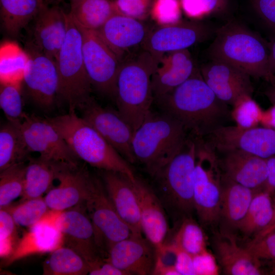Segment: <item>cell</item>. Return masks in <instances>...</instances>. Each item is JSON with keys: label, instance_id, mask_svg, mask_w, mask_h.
I'll return each instance as SVG.
<instances>
[{"label": "cell", "instance_id": "obj_36", "mask_svg": "<svg viewBox=\"0 0 275 275\" xmlns=\"http://www.w3.org/2000/svg\"><path fill=\"white\" fill-rule=\"evenodd\" d=\"M26 167V164L21 162L1 172L0 209L7 207L13 201L22 196Z\"/></svg>", "mask_w": 275, "mask_h": 275}, {"label": "cell", "instance_id": "obj_2", "mask_svg": "<svg viewBox=\"0 0 275 275\" xmlns=\"http://www.w3.org/2000/svg\"><path fill=\"white\" fill-rule=\"evenodd\" d=\"M171 115L151 111L134 131L132 149L135 162L154 177L183 148L189 137Z\"/></svg>", "mask_w": 275, "mask_h": 275}, {"label": "cell", "instance_id": "obj_33", "mask_svg": "<svg viewBox=\"0 0 275 275\" xmlns=\"http://www.w3.org/2000/svg\"><path fill=\"white\" fill-rule=\"evenodd\" d=\"M29 150L17 124L9 121L0 129V171L28 157Z\"/></svg>", "mask_w": 275, "mask_h": 275}, {"label": "cell", "instance_id": "obj_18", "mask_svg": "<svg viewBox=\"0 0 275 275\" xmlns=\"http://www.w3.org/2000/svg\"><path fill=\"white\" fill-rule=\"evenodd\" d=\"M94 178L84 166L61 162L56 175L59 184L44 198L49 208L63 211L85 203Z\"/></svg>", "mask_w": 275, "mask_h": 275}, {"label": "cell", "instance_id": "obj_24", "mask_svg": "<svg viewBox=\"0 0 275 275\" xmlns=\"http://www.w3.org/2000/svg\"><path fill=\"white\" fill-rule=\"evenodd\" d=\"M198 69L188 49L165 53L152 76L154 101L181 85Z\"/></svg>", "mask_w": 275, "mask_h": 275}, {"label": "cell", "instance_id": "obj_22", "mask_svg": "<svg viewBox=\"0 0 275 275\" xmlns=\"http://www.w3.org/2000/svg\"><path fill=\"white\" fill-rule=\"evenodd\" d=\"M101 179L118 214L134 235L142 236L140 207L133 180L124 174L109 171H102Z\"/></svg>", "mask_w": 275, "mask_h": 275}, {"label": "cell", "instance_id": "obj_48", "mask_svg": "<svg viewBox=\"0 0 275 275\" xmlns=\"http://www.w3.org/2000/svg\"><path fill=\"white\" fill-rule=\"evenodd\" d=\"M261 19L275 33V0H251Z\"/></svg>", "mask_w": 275, "mask_h": 275}, {"label": "cell", "instance_id": "obj_19", "mask_svg": "<svg viewBox=\"0 0 275 275\" xmlns=\"http://www.w3.org/2000/svg\"><path fill=\"white\" fill-rule=\"evenodd\" d=\"M62 211L50 209L36 224L29 228L18 240L13 253L4 259L8 266L26 257L51 253L64 245L63 234L55 225Z\"/></svg>", "mask_w": 275, "mask_h": 275}, {"label": "cell", "instance_id": "obj_14", "mask_svg": "<svg viewBox=\"0 0 275 275\" xmlns=\"http://www.w3.org/2000/svg\"><path fill=\"white\" fill-rule=\"evenodd\" d=\"M17 124L30 152H38L50 160L79 164V159L46 118L25 113L21 122Z\"/></svg>", "mask_w": 275, "mask_h": 275}, {"label": "cell", "instance_id": "obj_16", "mask_svg": "<svg viewBox=\"0 0 275 275\" xmlns=\"http://www.w3.org/2000/svg\"><path fill=\"white\" fill-rule=\"evenodd\" d=\"M201 75L218 99L233 106L243 96H252L251 76L241 69L224 61L210 59L199 68Z\"/></svg>", "mask_w": 275, "mask_h": 275}, {"label": "cell", "instance_id": "obj_42", "mask_svg": "<svg viewBox=\"0 0 275 275\" xmlns=\"http://www.w3.org/2000/svg\"><path fill=\"white\" fill-rule=\"evenodd\" d=\"M16 224L12 215L5 209H0V257L4 260L13 252L16 240Z\"/></svg>", "mask_w": 275, "mask_h": 275}, {"label": "cell", "instance_id": "obj_8", "mask_svg": "<svg viewBox=\"0 0 275 275\" xmlns=\"http://www.w3.org/2000/svg\"><path fill=\"white\" fill-rule=\"evenodd\" d=\"M194 172L195 210L205 225L219 219L223 172L217 154L203 139L197 138Z\"/></svg>", "mask_w": 275, "mask_h": 275}, {"label": "cell", "instance_id": "obj_34", "mask_svg": "<svg viewBox=\"0 0 275 275\" xmlns=\"http://www.w3.org/2000/svg\"><path fill=\"white\" fill-rule=\"evenodd\" d=\"M89 266L74 250L62 246L50 253L43 265V274L85 275L89 274Z\"/></svg>", "mask_w": 275, "mask_h": 275}, {"label": "cell", "instance_id": "obj_38", "mask_svg": "<svg viewBox=\"0 0 275 275\" xmlns=\"http://www.w3.org/2000/svg\"><path fill=\"white\" fill-rule=\"evenodd\" d=\"M2 209L9 212L16 225L29 228L37 223L50 210L42 197L27 199Z\"/></svg>", "mask_w": 275, "mask_h": 275}, {"label": "cell", "instance_id": "obj_52", "mask_svg": "<svg viewBox=\"0 0 275 275\" xmlns=\"http://www.w3.org/2000/svg\"><path fill=\"white\" fill-rule=\"evenodd\" d=\"M266 81L268 85L264 93L269 101L275 104V74H270Z\"/></svg>", "mask_w": 275, "mask_h": 275}, {"label": "cell", "instance_id": "obj_13", "mask_svg": "<svg viewBox=\"0 0 275 275\" xmlns=\"http://www.w3.org/2000/svg\"><path fill=\"white\" fill-rule=\"evenodd\" d=\"M78 110L81 117L128 162H135L132 149L134 131L117 109L102 107L91 97Z\"/></svg>", "mask_w": 275, "mask_h": 275}, {"label": "cell", "instance_id": "obj_54", "mask_svg": "<svg viewBox=\"0 0 275 275\" xmlns=\"http://www.w3.org/2000/svg\"><path fill=\"white\" fill-rule=\"evenodd\" d=\"M275 231V204L274 205V214L272 220L267 228L264 230L262 233L255 237V239L260 238L266 234L270 233Z\"/></svg>", "mask_w": 275, "mask_h": 275}, {"label": "cell", "instance_id": "obj_17", "mask_svg": "<svg viewBox=\"0 0 275 275\" xmlns=\"http://www.w3.org/2000/svg\"><path fill=\"white\" fill-rule=\"evenodd\" d=\"M55 225L64 236V245L78 253L89 268L102 259L94 227L85 211L78 208L62 211Z\"/></svg>", "mask_w": 275, "mask_h": 275}, {"label": "cell", "instance_id": "obj_28", "mask_svg": "<svg viewBox=\"0 0 275 275\" xmlns=\"http://www.w3.org/2000/svg\"><path fill=\"white\" fill-rule=\"evenodd\" d=\"M257 191L234 181L223 173L219 218L228 226L237 228Z\"/></svg>", "mask_w": 275, "mask_h": 275}, {"label": "cell", "instance_id": "obj_9", "mask_svg": "<svg viewBox=\"0 0 275 275\" xmlns=\"http://www.w3.org/2000/svg\"><path fill=\"white\" fill-rule=\"evenodd\" d=\"M77 25L82 34L84 61L92 87L100 93L115 99L121 59L97 31Z\"/></svg>", "mask_w": 275, "mask_h": 275}, {"label": "cell", "instance_id": "obj_45", "mask_svg": "<svg viewBox=\"0 0 275 275\" xmlns=\"http://www.w3.org/2000/svg\"><path fill=\"white\" fill-rule=\"evenodd\" d=\"M119 14L141 20L150 13L153 0H113Z\"/></svg>", "mask_w": 275, "mask_h": 275}, {"label": "cell", "instance_id": "obj_46", "mask_svg": "<svg viewBox=\"0 0 275 275\" xmlns=\"http://www.w3.org/2000/svg\"><path fill=\"white\" fill-rule=\"evenodd\" d=\"M196 275H216L219 267L216 257L208 249L193 256Z\"/></svg>", "mask_w": 275, "mask_h": 275}, {"label": "cell", "instance_id": "obj_41", "mask_svg": "<svg viewBox=\"0 0 275 275\" xmlns=\"http://www.w3.org/2000/svg\"><path fill=\"white\" fill-rule=\"evenodd\" d=\"M184 13L194 20L224 12L228 6V0H179Z\"/></svg>", "mask_w": 275, "mask_h": 275}, {"label": "cell", "instance_id": "obj_26", "mask_svg": "<svg viewBox=\"0 0 275 275\" xmlns=\"http://www.w3.org/2000/svg\"><path fill=\"white\" fill-rule=\"evenodd\" d=\"M97 31L121 59L125 51L144 43L150 32L141 20L119 13Z\"/></svg>", "mask_w": 275, "mask_h": 275}, {"label": "cell", "instance_id": "obj_47", "mask_svg": "<svg viewBox=\"0 0 275 275\" xmlns=\"http://www.w3.org/2000/svg\"><path fill=\"white\" fill-rule=\"evenodd\" d=\"M165 248L175 256L174 265L180 275H196L193 256L172 243H164Z\"/></svg>", "mask_w": 275, "mask_h": 275}, {"label": "cell", "instance_id": "obj_10", "mask_svg": "<svg viewBox=\"0 0 275 275\" xmlns=\"http://www.w3.org/2000/svg\"><path fill=\"white\" fill-rule=\"evenodd\" d=\"M85 204L94 227L100 251L104 245L107 253L116 242L134 235L130 227L117 213L102 179L94 177Z\"/></svg>", "mask_w": 275, "mask_h": 275}, {"label": "cell", "instance_id": "obj_35", "mask_svg": "<svg viewBox=\"0 0 275 275\" xmlns=\"http://www.w3.org/2000/svg\"><path fill=\"white\" fill-rule=\"evenodd\" d=\"M29 60L28 53L17 44L6 42L0 48L1 82L20 84Z\"/></svg>", "mask_w": 275, "mask_h": 275}, {"label": "cell", "instance_id": "obj_55", "mask_svg": "<svg viewBox=\"0 0 275 275\" xmlns=\"http://www.w3.org/2000/svg\"><path fill=\"white\" fill-rule=\"evenodd\" d=\"M57 1H62V0H57ZM70 1H71V0H70Z\"/></svg>", "mask_w": 275, "mask_h": 275}, {"label": "cell", "instance_id": "obj_4", "mask_svg": "<svg viewBox=\"0 0 275 275\" xmlns=\"http://www.w3.org/2000/svg\"><path fill=\"white\" fill-rule=\"evenodd\" d=\"M158 63L145 49L121 61L115 100L117 109L134 131L151 112L152 78Z\"/></svg>", "mask_w": 275, "mask_h": 275}, {"label": "cell", "instance_id": "obj_6", "mask_svg": "<svg viewBox=\"0 0 275 275\" xmlns=\"http://www.w3.org/2000/svg\"><path fill=\"white\" fill-rule=\"evenodd\" d=\"M68 29L65 40L55 59L59 77L58 96L73 112L91 97L92 85L82 54L80 30L68 13Z\"/></svg>", "mask_w": 275, "mask_h": 275}, {"label": "cell", "instance_id": "obj_7", "mask_svg": "<svg viewBox=\"0 0 275 275\" xmlns=\"http://www.w3.org/2000/svg\"><path fill=\"white\" fill-rule=\"evenodd\" d=\"M197 139L189 137L181 151L154 177L164 201L185 217L195 210L194 172Z\"/></svg>", "mask_w": 275, "mask_h": 275}, {"label": "cell", "instance_id": "obj_23", "mask_svg": "<svg viewBox=\"0 0 275 275\" xmlns=\"http://www.w3.org/2000/svg\"><path fill=\"white\" fill-rule=\"evenodd\" d=\"M217 153L226 176L255 191L263 190L267 175L266 159L240 150Z\"/></svg>", "mask_w": 275, "mask_h": 275}, {"label": "cell", "instance_id": "obj_31", "mask_svg": "<svg viewBox=\"0 0 275 275\" xmlns=\"http://www.w3.org/2000/svg\"><path fill=\"white\" fill-rule=\"evenodd\" d=\"M3 26L15 36L25 27L46 4L44 0H0Z\"/></svg>", "mask_w": 275, "mask_h": 275}, {"label": "cell", "instance_id": "obj_51", "mask_svg": "<svg viewBox=\"0 0 275 275\" xmlns=\"http://www.w3.org/2000/svg\"><path fill=\"white\" fill-rule=\"evenodd\" d=\"M260 123L264 127L275 130V104L263 111Z\"/></svg>", "mask_w": 275, "mask_h": 275}, {"label": "cell", "instance_id": "obj_29", "mask_svg": "<svg viewBox=\"0 0 275 275\" xmlns=\"http://www.w3.org/2000/svg\"><path fill=\"white\" fill-rule=\"evenodd\" d=\"M70 1L69 15L75 23L86 29L98 31L112 16L119 13L113 0Z\"/></svg>", "mask_w": 275, "mask_h": 275}, {"label": "cell", "instance_id": "obj_25", "mask_svg": "<svg viewBox=\"0 0 275 275\" xmlns=\"http://www.w3.org/2000/svg\"><path fill=\"white\" fill-rule=\"evenodd\" d=\"M34 20L31 45L55 60L67 32L68 13L58 7L45 4Z\"/></svg>", "mask_w": 275, "mask_h": 275}, {"label": "cell", "instance_id": "obj_20", "mask_svg": "<svg viewBox=\"0 0 275 275\" xmlns=\"http://www.w3.org/2000/svg\"><path fill=\"white\" fill-rule=\"evenodd\" d=\"M104 259L128 275L152 274L156 251L146 238L132 235L112 245Z\"/></svg>", "mask_w": 275, "mask_h": 275}, {"label": "cell", "instance_id": "obj_49", "mask_svg": "<svg viewBox=\"0 0 275 275\" xmlns=\"http://www.w3.org/2000/svg\"><path fill=\"white\" fill-rule=\"evenodd\" d=\"M91 275H128L110 262L102 259L90 267Z\"/></svg>", "mask_w": 275, "mask_h": 275}, {"label": "cell", "instance_id": "obj_44", "mask_svg": "<svg viewBox=\"0 0 275 275\" xmlns=\"http://www.w3.org/2000/svg\"><path fill=\"white\" fill-rule=\"evenodd\" d=\"M246 248L259 261H270L275 266V231L252 240Z\"/></svg>", "mask_w": 275, "mask_h": 275}, {"label": "cell", "instance_id": "obj_43", "mask_svg": "<svg viewBox=\"0 0 275 275\" xmlns=\"http://www.w3.org/2000/svg\"><path fill=\"white\" fill-rule=\"evenodd\" d=\"M181 7L179 0H153L150 14L160 25L181 20Z\"/></svg>", "mask_w": 275, "mask_h": 275}, {"label": "cell", "instance_id": "obj_53", "mask_svg": "<svg viewBox=\"0 0 275 275\" xmlns=\"http://www.w3.org/2000/svg\"><path fill=\"white\" fill-rule=\"evenodd\" d=\"M268 69L270 74H275V38L269 43Z\"/></svg>", "mask_w": 275, "mask_h": 275}, {"label": "cell", "instance_id": "obj_5", "mask_svg": "<svg viewBox=\"0 0 275 275\" xmlns=\"http://www.w3.org/2000/svg\"><path fill=\"white\" fill-rule=\"evenodd\" d=\"M46 119L79 159L101 171L123 173L135 180L130 163L75 112Z\"/></svg>", "mask_w": 275, "mask_h": 275}, {"label": "cell", "instance_id": "obj_30", "mask_svg": "<svg viewBox=\"0 0 275 275\" xmlns=\"http://www.w3.org/2000/svg\"><path fill=\"white\" fill-rule=\"evenodd\" d=\"M61 162L48 160L40 156L29 158L26 164L24 192L21 201L42 197L48 191Z\"/></svg>", "mask_w": 275, "mask_h": 275}, {"label": "cell", "instance_id": "obj_1", "mask_svg": "<svg viewBox=\"0 0 275 275\" xmlns=\"http://www.w3.org/2000/svg\"><path fill=\"white\" fill-rule=\"evenodd\" d=\"M155 102L161 112L177 120L197 138L204 139L232 120L229 105L217 98L199 68L185 81Z\"/></svg>", "mask_w": 275, "mask_h": 275}, {"label": "cell", "instance_id": "obj_50", "mask_svg": "<svg viewBox=\"0 0 275 275\" xmlns=\"http://www.w3.org/2000/svg\"><path fill=\"white\" fill-rule=\"evenodd\" d=\"M266 160L267 175L263 190L272 197L275 194V155L266 159Z\"/></svg>", "mask_w": 275, "mask_h": 275}, {"label": "cell", "instance_id": "obj_11", "mask_svg": "<svg viewBox=\"0 0 275 275\" xmlns=\"http://www.w3.org/2000/svg\"><path fill=\"white\" fill-rule=\"evenodd\" d=\"M216 153L240 150L267 159L275 155V130L225 125L203 139Z\"/></svg>", "mask_w": 275, "mask_h": 275}, {"label": "cell", "instance_id": "obj_21", "mask_svg": "<svg viewBox=\"0 0 275 275\" xmlns=\"http://www.w3.org/2000/svg\"><path fill=\"white\" fill-rule=\"evenodd\" d=\"M133 182L139 201L142 233L157 252L164 245L168 233L165 211L160 200L146 183L137 177Z\"/></svg>", "mask_w": 275, "mask_h": 275}, {"label": "cell", "instance_id": "obj_27", "mask_svg": "<svg viewBox=\"0 0 275 275\" xmlns=\"http://www.w3.org/2000/svg\"><path fill=\"white\" fill-rule=\"evenodd\" d=\"M213 248L215 257L223 272L229 275L263 274L261 261L245 248L240 246L235 238L228 233L216 235Z\"/></svg>", "mask_w": 275, "mask_h": 275}, {"label": "cell", "instance_id": "obj_15", "mask_svg": "<svg viewBox=\"0 0 275 275\" xmlns=\"http://www.w3.org/2000/svg\"><path fill=\"white\" fill-rule=\"evenodd\" d=\"M23 81L33 103L44 111L51 109L58 96L59 77L55 60L31 45Z\"/></svg>", "mask_w": 275, "mask_h": 275}, {"label": "cell", "instance_id": "obj_3", "mask_svg": "<svg viewBox=\"0 0 275 275\" xmlns=\"http://www.w3.org/2000/svg\"><path fill=\"white\" fill-rule=\"evenodd\" d=\"M207 54L210 59L233 65L252 77L266 80L270 75L269 43L239 22L230 21L216 30Z\"/></svg>", "mask_w": 275, "mask_h": 275}, {"label": "cell", "instance_id": "obj_39", "mask_svg": "<svg viewBox=\"0 0 275 275\" xmlns=\"http://www.w3.org/2000/svg\"><path fill=\"white\" fill-rule=\"evenodd\" d=\"M0 106L8 121L18 124L22 121L23 112L19 84L1 82Z\"/></svg>", "mask_w": 275, "mask_h": 275}, {"label": "cell", "instance_id": "obj_32", "mask_svg": "<svg viewBox=\"0 0 275 275\" xmlns=\"http://www.w3.org/2000/svg\"><path fill=\"white\" fill-rule=\"evenodd\" d=\"M274 205L270 195L263 190L257 191L237 229L247 236H258L271 223Z\"/></svg>", "mask_w": 275, "mask_h": 275}, {"label": "cell", "instance_id": "obj_40", "mask_svg": "<svg viewBox=\"0 0 275 275\" xmlns=\"http://www.w3.org/2000/svg\"><path fill=\"white\" fill-rule=\"evenodd\" d=\"M263 111L252 96H245L239 99L231 111L232 121L242 128L257 127L260 123Z\"/></svg>", "mask_w": 275, "mask_h": 275}, {"label": "cell", "instance_id": "obj_12", "mask_svg": "<svg viewBox=\"0 0 275 275\" xmlns=\"http://www.w3.org/2000/svg\"><path fill=\"white\" fill-rule=\"evenodd\" d=\"M216 30L206 23L194 19L160 25L150 31L143 43L144 49L159 62L166 53L186 49L207 40L215 35Z\"/></svg>", "mask_w": 275, "mask_h": 275}, {"label": "cell", "instance_id": "obj_37", "mask_svg": "<svg viewBox=\"0 0 275 275\" xmlns=\"http://www.w3.org/2000/svg\"><path fill=\"white\" fill-rule=\"evenodd\" d=\"M171 243L192 256L207 249L202 229L189 216L183 218Z\"/></svg>", "mask_w": 275, "mask_h": 275}, {"label": "cell", "instance_id": "obj_56", "mask_svg": "<svg viewBox=\"0 0 275 275\" xmlns=\"http://www.w3.org/2000/svg\"></svg>", "mask_w": 275, "mask_h": 275}]
</instances>
